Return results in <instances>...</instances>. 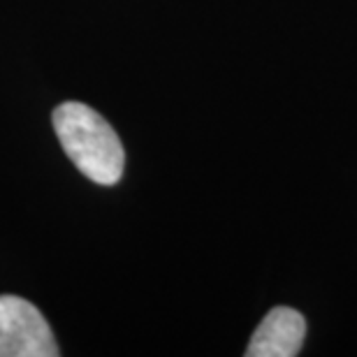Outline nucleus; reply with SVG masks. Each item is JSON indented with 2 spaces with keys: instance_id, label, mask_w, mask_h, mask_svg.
I'll return each mask as SVG.
<instances>
[{
  "instance_id": "2",
  "label": "nucleus",
  "mask_w": 357,
  "mask_h": 357,
  "mask_svg": "<svg viewBox=\"0 0 357 357\" xmlns=\"http://www.w3.org/2000/svg\"><path fill=\"white\" fill-rule=\"evenodd\" d=\"M52 327L28 299L0 295V357H59Z\"/></svg>"
},
{
  "instance_id": "3",
  "label": "nucleus",
  "mask_w": 357,
  "mask_h": 357,
  "mask_svg": "<svg viewBox=\"0 0 357 357\" xmlns=\"http://www.w3.org/2000/svg\"><path fill=\"white\" fill-rule=\"evenodd\" d=\"M306 320L290 306H276L253 332L246 357H295L302 351Z\"/></svg>"
},
{
  "instance_id": "1",
  "label": "nucleus",
  "mask_w": 357,
  "mask_h": 357,
  "mask_svg": "<svg viewBox=\"0 0 357 357\" xmlns=\"http://www.w3.org/2000/svg\"><path fill=\"white\" fill-rule=\"evenodd\" d=\"M68 158L77 169L100 185H114L123 174L126 151L116 130L84 102H63L52 114Z\"/></svg>"
}]
</instances>
